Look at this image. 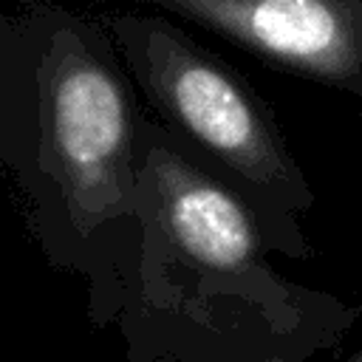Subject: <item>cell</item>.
Here are the masks:
<instances>
[{
  "label": "cell",
  "instance_id": "obj_3",
  "mask_svg": "<svg viewBox=\"0 0 362 362\" xmlns=\"http://www.w3.org/2000/svg\"><path fill=\"white\" fill-rule=\"evenodd\" d=\"M139 195L150 235L158 232L198 272H260L272 238L257 209L153 116L144 124Z\"/></svg>",
  "mask_w": 362,
  "mask_h": 362
},
{
  "label": "cell",
  "instance_id": "obj_1",
  "mask_svg": "<svg viewBox=\"0 0 362 362\" xmlns=\"http://www.w3.org/2000/svg\"><path fill=\"white\" fill-rule=\"evenodd\" d=\"M147 113L107 25L54 3L0 14V173L45 260L90 280L96 322L144 269Z\"/></svg>",
  "mask_w": 362,
  "mask_h": 362
},
{
  "label": "cell",
  "instance_id": "obj_4",
  "mask_svg": "<svg viewBox=\"0 0 362 362\" xmlns=\"http://www.w3.org/2000/svg\"><path fill=\"white\" fill-rule=\"evenodd\" d=\"M277 71L362 96V0H156Z\"/></svg>",
  "mask_w": 362,
  "mask_h": 362
},
{
  "label": "cell",
  "instance_id": "obj_2",
  "mask_svg": "<svg viewBox=\"0 0 362 362\" xmlns=\"http://www.w3.org/2000/svg\"><path fill=\"white\" fill-rule=\"evenodd\" d=\"M105 25L158 122L257 209L272 249L311 257L297 215L314 192L255 88L161 14L116 11Z\"/></svg>",
  "mask_w": 362,
  "mask_h": 362
},
{
  "label": "cell",
  "instance_id": "obj_5",
  "mask_svg": "<svg viewBox=\"0 0 362 362\" xmlns=\"http://www.w3.org/2000/svg\"><path fill=\"white\" fill-rule=\"evenodd\" d=\"M348 362H362V345H359V348L351 354V359H348Z\"/></svg>",
  "mask_w": 362,
  "mask_h": 362
}]
</instances>
